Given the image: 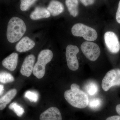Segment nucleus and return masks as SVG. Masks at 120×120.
<instances>
[{
	"label": "nucleus",
	"mask_w": 120,
	"mask_h": 120,
	"mask_svg": "<svg viewBox=\"0 0 120 120\" xmlns=\"http://www.w3.org/2000/svg\"><path fill=\"white\" fill-rule=\"evenodd\" d=\"M65 4L70 15L76 17L79 15L78 0H65Z\"/></svg>",
	"instance_id": "dca6fc26"
},
{
	"label": "nucleus",
	"mask_w": 120,
	"mask_h": 120,
	"mask_svg": "<svg viewBox=\"0 0 120 120\" xmlns=\"http://www.w3.org/2000/svg\"><path fill=\"white\" fill-rule=\"evenodd\" d=\"M37 0H20V9L25 11H27L30 7L34 4Z\"/></svg>",
	"instance_id": "412c9836"
},
{
	"label": "nucleus",
	"mask_w": 120,
	"mask_h": 120,
	"mask_svg": "<svg viewBox=\"0 0 120 120\" xmlns=\"http://www.w3.org/2000/svg\"><path fill=\"white\" fill-rule=\"evenodd\" d=\"M26 26L23 20L19 17H12L7 26V37L8 41L14 43L19 41L25 34Z\"/></svg>",
	"instance_id": "f257e3e1"
},
{
	"label": "nucleus",
	"mask_w": 120,
	"mask_h": 120,
	"mask_svg": "<svg viewBox=\"0 0 120 120\" xmlns=\"http://www.w3.org/2000/svg\"><path fill=\"white\" fill-rule=\"evenodd\" d=\"M40 120H62V116L58 108L50 107L43 112L39 117Z\"/></svg>",
	"instance_id": "9d476101"
},
{
	"label": "nucleus",
	"mask_w": 120,
	"mask_h": 120,
	"mask_svg": "<svg viewBox=\"0 0 120 120\" xmlns=\"http://www.w3.org/2000/svg\"><path fill=\"white\" fill-rule=\"evenodd\" d=\"M86 90L90 95H94L97 94L98 91V86L97 84L91 82L87 84L86 86Z\"/></svg>",
	"instance_id": "6ab92c4d"
},
{
	"label": "nucleus",
	"mask_w": 120,
	"mask_h": 120,
	"mask_svg": "<svg viewBox=\"0 0 120 120\" xmlns=\"http://www.w3.org/2000/svg\"><path fill=\"white\" fill-rule=\"evenodd\" d=\"M81 49L86 57L92 61H96L101 53L99 46L91 41H86L83 42L81 45Z\"/></svg>",
	"instance_id": "423d86ee"
},
{
	"label": "nucleus",
	"mask_w": 120,
	"mask_h": 120,
	"mask_svg": "<svg viewBox=\"0 0 120 120\" xmlns=\"http://www.w3.org/2000/svg\"><path fill=\"white\" fill-rule=\"evenodd\" d=\"M120 86V69H112L109 71L104 77L102 82V89L107 91L112 87Z\"/></svg>",
	"instance_id": "39448f33"
},
{
	"label": "nucleus",
	"mask_w": 120,
	"mask_h": 120,
	"mask_svg": "<svg viewBox=\"0 0 120 120\" xmlns=\"http://www.w3.org/2000/svg\"><path fill=\"white\" fill-rule=\"evenodd\" d=\"M64 97L70 105L75 108L84 109L88 105L87 95L80 89L67 90L64 92Z\"/></svg>",
	"instance_id": "f03ea898"
},
{
	"label": "nucleus",
	"mask_w": 120,
	"mask_h": 120,
	"mask_svg": "<svg viewBox=\"0 0 120 120\" xmlns=\"http://www.w3.org/2000/svg\"><path fill=\"white\" fill-rule=\"evenodd\" d=\"M79 51L78 47L74 45H68L66 48L65 55L67 65L71 71H77L79 68V65L77 55Z\"/></svg>",
	"instance_id": "0eeeda50"
},
{
	"label": "nucleus",
	"mask_w": 120,
	"mask_h": 120,
	"mask_svg": "<svg viewBox=\"0 0 120 120\" xmlns=\"http://www.w3.org/2000/svg\"><path fill=\"white\" fill-rule=\"evenodd\" d=\"M18 58V54L12 53L2 60V65L9 71H15L17 67Z\"/></svg>",
	"instance_id": "f8f14e48"
},
{
	"label": "nucleus",
	"mask_w": 120,
	"mask_h": 120,
	"mask_svg": "<svg viewBox=\"0 0 120 120\" xmlns=\"http://www.w3.org/2000/svg\"><path fill=\"white\" fill-rule=\"evenodd\" d=\"M102 101L100 99H92L88 102V106L93 109H97L101 107L102 104Z\"/></svg>",
	"instance_id": "4be33fe9"
},
{
	"label": "nucleus",
	"mask_w": 120,
	"mask_h": 120,
	"mask_svg": "<svg viewBox=\"0 0 120 120\" xmlns=\"http://www.w3.org/2000/svg\"><path fill=\"white\" fill-rule=\"evenodd\" d=\"M17 93V91L16 89H11L0 98V110L4 109L7 105L15 97Z\"/></svg>",
	"instance_id": "2eb2a0df"
},
{
	"label": "nucleus",
	"mask_w": 120,
	"mask_h": 120,
	"mask_svg": "<svg viewBox=\"0 0 120 120\" xmlns=\"http://www.w3.org/2000/svg\"><path fill=\"white\" fill-rule=\"evenodd\" d=\"M71 90H75V89H80V86L79 85L75 83H73L71 86Z\"/></svg>",
	"instance_id": "a878e982"
},
{
	"label": "nucleus",
	"mask_w": 120,
	"mask_h": 120,
	"mask_svg": "<svg viewBox=\"0 0 120 120\" xmlns=\"http://www.w3.org/2000/svg\"><path fill=\"white\" fill-rule=\"evenodd\" d=\"M47 9L53 16H57L64 11V7L61 2L56 0H52L49 4Z\"/></svg>",
	"instance_id": "ddd939ff"
},
{
	"label": "nucleus",
	"mask_w": 120,
	"mask_h": 120,
	"mask_svg": "<svg viewBox=\"0 0 120 120\" xmlns=\"http://www.w3.org/2000/svg\"><path fill=\"white\" fill-rule=\"evenodd\" d=\"M80 1L84 6H86L93 4L95 1V0H80Z\"/></svg>",
	"instance_id": "5701e85b"
},
{
	"label": "nucleus",
	"mask_w": 120,
	"mask_h": 120,
	"mask_svg": "<svg viewBox=\"0 0 120 120\" xmlns=\"http://www.w3.org/2000/svg\"><path fill=\"white\" fill-rule=\"evenodd\" d=\"M106 45L110 52L117 53L120 50V43L116 35L112 31H107L104 35Z\"/></svg>",
	"instance_id": "6e6552de"
},
{
	"label": "nucleus",
	"mask_w": 120,
	"mask_h": 120,
	"mask_svg": "<svg viewBox=\"0 0 120 120\" xmlns=\"http://www.w3.org/2000/svg\"><path fill=\"white\" fill-rule=\"evenodd\" d=\"M35 57L34 55L31 54L28 55L24 59L20 69V73L22 75L28 77L33 72Z\"/></svg>",
	"instance_id": "1a4fd4ad"
},
{
	"label": "nucleus",
	"mask_w": 120,
	"mask_h": 120,
	"mask_svg": "<svg viewBox=\"0 0 120 120\" xmlns=\"http://www.w3.org/2000/svg\"><path fill=\"white\" fill-rule=\"evenodd\" d=\"M15 80L14 77L11 73L5 71L0 72V82L7 83L13 82Z\"/></svg>",
	"instance_id": "f3484780"
},
{
	"label": "nucleus",
	"mask_w": 120,
	"mask_h": 120,
	"mask_svg": "<svg viewBox=\"0 0 120 120\" xmlns=\"http://www.w3.org/2000/svg\"><path fill=\"white\" fill-rule=\"evenodd\" d=\"M4 90V86L2 84H0V96L3 94Z\"/></svg>",
	"instance_id": "bb28decb"
},
{
	"label": "nucleus",
	"mask_w": 120,
	"mask_h": 120,
	"mask_svg": "<svg viewBox=\"0 0 120 120\" xmlns=\"http://www.w3.org/2000/svg\"><path fill=\"white\" fill-rule=\"evenodd\" d=\"M106 120H120V116H113L108 117Z\"/></svg>",
	"instance_id": "393cba45"
},
{
	"label": "nucleus",
	"mask_w": 120,
	"mask_h": 120,
	"mask_svg": "<svg viewBox=\"0 0 120 120\" xmlns=\"http://www.w3.org/2000/svg\"><path fill=\"white\" fill-rule=\"evenodd\" d=\"M9 108L13 110L15 113L19 117H21L24 113V109L16 102H12L9 105Z\"/></svg>",
	"instance_id": "a211bd4d"
},
{
	"label": "nucleus",
	"mask_w": 120,
	"mask_h": 120,
	"mask_svg": "<svg viewBox=\"0 0 120 120\" xmlns=\"http://www.w3.org/2000/svg\"><path fill=\"white\" fill-rule=\"evenodd\" d=\"M116 19L118 23L120 24V0L116 14Z\"/></svg>",
	"instance_id": "b1692460"
},
{
	"label": "nucleus",
	"mask_w": 120,
	"mask_h": 120,
	"mask_svg": "<svg viewBox=\"0 0 120 120\" xmlns=\"http://www.w3.org/2000/svg\"><path fill=\"white\" fill-rule=\"evenodd\" d=\"M24 97L31 102H36L38 101V93L34 91L28 90L26 91Z\"/></svg>",
	"instance_id": "aec40b11"
},
{
	"label": "nucleus",
	"mask_w": 120,
	"mask_h": 120,
	"mask_svg": "<svg viewBox=\"0 0 120 120\" xmlns=\"http://www.w3.org/2000/svg\"><path fill=\"white\" fill-rule=\"evenodd\" d=\"M116 109V112L120 116V104L117 105Z\"/></svg>",
	"instance_id": "cd10ccee"
},
{
	"label": "nucleus",
	"mask_w": 120,
	"mask_h": 120,
	"mask_svg": "<svg viewBox=\"0 0 120 120\" xmlns=\"http://www.w3.org/2000/svg\"><path fill=\"white\" fill-rule=\"evenodd\" d=\"M35 43L33 40L27 37L23 38L17 43L15 49L19 52H23L32 49L35 46Z\"/></svg>",
	"instance_id": "9b49d317"
},
{
	"label": "nucleus",
	"mask_w": 120,
	"mask_h": 120,
	"mask_svg": "<svg viewBox=\"0 0 120 120\" xmlns=\"http://www.w3.org/2000/svg\"><path fill=\"white\" fill-rule=\"evenodd\" d=\"M50 14L47 9L42 7H37L30 15V17L33 20L49 18Z\"/></svg>",
	"instance_id": "4468645a"
},
{
	"label": "nucleus",
	"mask_w": 120,
	"mask_h": 120,
	"mask_svg": "<svg viewBox=\"0 0 120 120\" xmlns=\"http://www.w3.org/2000/svg\"><path fill=\"white\" fill-rule=\"evenodd\" d=\"M71 32L75 37H82L89 41H95L98 37L96 30L82 23L75 24L71 28Z\"/></svg>",
	"instance_id": "20e7f679"
},
{
	"label": "nucleus",
	"mask_w": 120,
	"mask_h": 120,
	"mask_svg": "<svg viewBox=\"0 0 120 120\" xmlns=\"http://www.w3.org/2000/svg\"><path fill=\"white\" fill-rule=\"evenodd\" d=\"M53 57V53L50 50L44 49L40 52L33 71L35 77L38 79L43 78L45 72L46 65L52 60Z\"/></svg>",
	"instance_id": "7ed1b4c3"
}]
</instances>
